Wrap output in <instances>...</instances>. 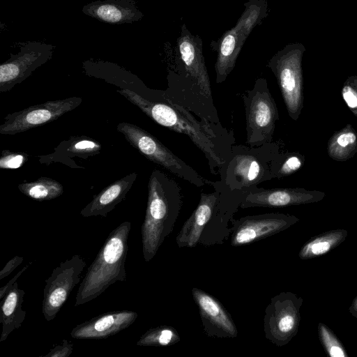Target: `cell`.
<instances>
[{"instance_id":"obj_1","label":"cell","mask_w":357,"mask_h":357,"mask_svg":"<svg viewBox=\"0 0 357 357\" xmlns=\"http://www.w3.org/2000/svg\"><path fill=\"white\" fill-rule=\"evenodd\" d=\"M117 92L158 124L187 135L204 154L210 172L219 174L236 142L232 130L222 124L197 119L186 109L170 101L163 91L146 89L144 96L125 89Z\"/></svg>"},{"instance_id":"obj_2","label":"cell","mask_w":357,"mask_h":357,"mask_svg":"<svg viewBox=\"0 0 357 357\" xmlns=\"http://www.w3.org/2000/svg\"><path fill=\"white\" fill-rule=\"evenodd\" d=\"M183 205L181 188L173 178L159 169L151 172L148 200L142 225V252L149 262L174 229Z\"/></svg>"},{"instance_id":"obj_3","label":"cell","mask_w":357,"mask_h":357,"mask_svg":"<svg viewBox=\"0 0 357 357\" xmlns=\"http://www.w3.org/2000/svg\"><path fill=\"white\" fill-rule=\"evenodd\" d=\"M130 229L131 223L125 221L109 233L79 284L75 307L96 298L115 282L126 280Z\"/></svg>"},{"instance_id":"obj_4","label":"cell","mask_w":357,"mask_h":357,"mask_svg":"<svg viewBox=\"0 0 357 357\" xmlns=\"http://www.w3.org/2000/svg\"><path fill=\"white\" fill-rule=\"evenodd\" d=\"M280 152L277 142L259 146L234 144L229 160L219 171L220 181L231 190L245 192L273 179L271 162Z\"/></svg>"},{"instance_id":"obj_5","label":"cell","mask_w":357,"mask_h":357,"mask_svg":"<svg viewBox=\"0 0 357 357\" xmlns=\"http://www.w3.org/2000/svg\"><path fill=\"white\" fill-rule=\"evenodd\" d=\"M246 119V144L254 147L273 142L279 113L266 79H257L242 96Z\"/></svg>"},{"instance_id":"obj_6","label":"cell","mask_w":357,"mask_h":357,"mask_svg":"<svg viewBox=\"0 0 357 357\" xmlns=\"http://www.w3.org/2000/svg\"><path fill=\"white\" fill-rule=\"evenodd\" d=\"M116 128L123 135L127 142L148 160L198 188L206 184L211 185V181L202 176L146 130L126 122L119 123Z\"/></svg>"},{"instance_id":"obj_7","label":"cell","mask_w":357,"mask_h":357,"mask_svg":"<svg viewBox=\"0 0 357 357\" xmlns=\"http://www.w3.org/2000/svg\"><path fill=\"white\" fill-rule=\"evenodd\" d=\"M305 46L291 43L268 62L279 85L289 116L297 120L303 107L302 59Z\"/></svg>"},{"instance_id":"obj_8","label":"cell","mask_w":357,"mask_h":357,"mask_svg":"<svg viewBox=\"0 0 357 357\" xmlns=\"http://www.w3.org/2000/svg\"><path fill=\"white\" fill-rule=\"evenodd\" d=\"M86 266L84 259L79 255H75L54 268L50 276L45 280L42 312L46 321L55 318L75 287L80 282Z\"/></svg>"},{"instance_id":"obj_9","label":"cell","mask_w":357,"mask_h":357,"mask_svg":"<svg viewBox=\"0 0 357 357\" xmlns=\"http://www.w3.org/2000/svg\"><path fill=\"white\" fill-rule=\"evenodd\" d=\"M165 96L172 102L182 106L200 120L221 124L213 100L208 99L183 66L178 72L170 71Z\"/></svg>"},{"instance_id":"obj_10","label":"cell","mask_w":357,"mask_h":357,"mask_svg":"<svg viewBox=\"0 0 357 357\" xmlns=\"http://www.w3.org/2000/svg\"><path fill=\"white\" fill-rule=\"evenodd\" d=\"M82 101L79 97L50 100L9 114L0 126V134L15 135L43 126L73 110Z\"/></svg>"},{"instance_id":"obj_11","label":"cell","mask_w":357,"mask_h":357,"mask_svg":"<svg viewBox=\"0 0 357 357\" xmlns=\"http://www.w3.org/2000/svg\"><path fill=\"white\" fill-rule=\"evenodd\" d=\"M54 46L40 42H29L0 66V92H7L22 82L38 67L52 56Z\"/></svg>"},{"instance_id":"obj_12","label":"cell","mask_w":357,"mask_h":357,"mask_svg":"<svg viewBox=\"0 0 357 357\" xmlns=\"http://www.w3.org/2000/svg\"><path fill=\"white\" fill-rule=\"evenodd\" d=\"M211 185L220 190V196L213 216L199 241V243L205 245L222 243L224 238H227L231 231L228 222L234 220L233 215L240 207L245 193L242 190H229L220 180L213 181Z\"/></svg>"},{"instance_id":"obj_13","label":"cell","mask_w":357,"mask_h":357,"mask_svg":"<svg viewBox=\"0 0 357 357\" xmlns=\"http://www.w3.org/2000/svg\"><path fill=\"white\" fill-rule=\"evenodd\" d=\"M192 294L206 335L221 338L238 336V329L232 317L216 298L196 287L192 289Z\"/></svg>"},{"instance_id":"obj_14","label":"cell","mask_w":357,"mask_h":357,"mask_svg":"<svg viewBox=\"0 0 357 357\" xmlns=\"http://www.w3.org/2000/svg\"><path fill=\"white\" fill-rule=\"evenodd\" d=\"M231 222L232 246H241L264 239L280 231L288 224L286 216L275 213L247 215L233 220Z\"/></svg>"},{"instance_id":"obj_15","label":"cell","mask_w":357,"mask_h":357,"mask_svg":"<svg viewBox=\"0 0 357 357\" xmlns=\"http://www.w3.org/2000/svg\"><path fill=\"white\" fill-rule=\"evenodd\" d=\"M131 310L110 311L75 326L70 335L77 340H101L113 336L131 326L137 318Z\"/></svg>"},{"instance_id":"obj_16","label":"cell","mask_w":357,"mask_h":357,"mask_svg":"<svg viewBox=\"0 0 357 357\" xmlns=\"http://www.w3.org/2000/svg\"><path fill=\"white\" fill-rule=\"evenodd\" d=\"M209 193L202 192L197 208L184 222L177 236L176 243L178 248H194L199 243L206 226L211 220L218 202L220 190Z\"/></svg>"},{"instance_id":"obj_17","label":"cell","mask_w":357,"mask_h":357,"mask_svg":"<svg viewBox=\"0 0 357 357\" xmlns=\"http://www.w3.org/2000/svg\"><path fill=\"white\" fill-rule=\"evenodd\" d=\"M82 12L110 24L132 23L140 20L143 16L134 0L96 1L84 6Z\"/></svg>"},{"instance_id":"obj_18","label":"cell","mask_w":357,"mask_h":357,"mask_svg":"<svg viewBox=\"0 0 357 357\" xmlns=\"http://www.w3.org/2000/svg\"><path fill=\"white\" fill-rule=\"evenodd\" d=\"M137 177V174L132 172L107 185L81 210L80 215L84 218L107 217L125 199Z\"/></svg>"},{"instance_id":"obj_19","label":"cell","mask_w":357,"mask_h":357,"mask_svg":"<svg viewBox=\"0 0 357 357\" xmlns=\"http://www.w3.org/2000/svg\"><path fill=\"white\" fill-rule=\"evenodd\" d=\"M309 196L308 192L301 188L265 189L256 186L247 190L240 207H281L301 202Z\"/></svg>"},{"instance_id":"obj_20","label":"cell","mask_w":357,"mask_h":357,"mask_svg":"<svg viewBox=\"0 0 357 357\" xmlns=\"http://www.w3.org/2000/svg\"><path fill=\"white\" fill-rule=\"evenodd\" d=\"M178 46L184 70L197 82L202 93L208 99L213 100L210 79L202 48L188 33H184L179 39Z\"/></svg>"},{"instance_id":"obj_21","label":"cell","mask_w":357,"mask_h":357,"mask_svg":"<svg viewBox=\"0 0 357 357\" xmlns=\"http://www.w3.org/2000/svg\"><path fill=\"white\" fill-rule=\"evenodd\" d=\"M280 296L273 298L265 310L264 331L265 337L276 344L284 340L295 327L296 320L286 310Z\"/></svg>"},{"instance_id":"obj_22","label":"cell","mask_w":357,"mask_h":357,"mask_svg":"<svg viewBox=\"0 0 357 357\" xmlns=\"http://www.w3.org/2000/svg\"><path fill=\"white\" fill-rule=\"evenodd\" d=\"M24 296L25 291L20 289L16 282L1 300L2 331L0 342L5 341L14 330L22 326L26 314L22 309Z\"/></svg>"},{"instance_id":"obj_23","label":"cell","mask_w":357,"mask_h":357,"mask_svg":"<svg viewBox=\"0 0 357 357\" xmlns=\"http://www.w3.org/2000/svg\"><path fill=\"white\" fill-rule=\"evenodd\" d=\"M234 29L227 32L223 37L216 63L215 64V82L222 83L232 71L242 44V33Z\"/></svg>"},{"instance_id":"obj_24","label":"cell","mask_w":357,"mask_h":357,"mask_svg":"<svg viewBox=\"0 0 357 357\" xmlns=\"http://www.w3.org/2000/svg\"><path fill=\"white\" fill-rule=\"evenodd\" d=\"M357 151V135L354 128L347 125L334 134L328 144V153L337 161L350 159Z\"/></svg>"},{"instance_id":"obj_25","label":"cell","mask_w":357,"mask_h":357,"mask_svg":"<svg viewBox=\"0 0 357 357\" xmlns=\"http://www.w3.org/2000/svg\"><path fill=\"white\" fill-rule=\"evenodd\" d=\"M18 189L26 196L40 202L57 198L63 192V187L59 181L44 176L34 181L22 183L18 185Z\"/></svg>"},{"instance_id":"obj_26","label":"cell","mask_w":357,"mask_h":357,"mask_svg":"<svg viewBox=\"0 0 357 357\" xmlns=\"http://www.w3.org/2000/svg\"><path fill=\"white\" fill-rule=\"evenodd\" d=\"M181 340L177 331L172 326H160L147 330L137 342V346L167 347Z\"/></svg>"},{"instance_id":"obj_27","label":"cell","mask_w":357,"mask_h":357,"mask_svg":"<svg viewBox=\"0 0 357 357\" xmlns=\"http://www.w3.org/2000/svg\"><path fill=\"white\" fill-rule=\"evenodd\" d=\"M270 166L273 178H280L298 171L302 166V160L297 153L279 152Z\"/></svg>"},{"instance_id":"obj_28","label":"cell","mask_w":357,"mask_h":357,"mask_svg":"<svg viewBox=\"0 0 357 357\" xmlns=\"http://www.w3.org/2000/svg\"><path fill=\"white\" fill-rule=\"evenodd\" d=\"M68 142L67 153L70 156L86 158L98 154L101 149L100 144L86 136L72 138Z\"/></svg>"},{"instance_id":"obj_29","label":"cell","mask_w":357,"mask_h":357,"mask_svg":"<svg viewBox=\"0 0 357 357\" xmlns=\"http://www.w3.org/2000/svg\"><path fill=\"white\" fill-rule=\"evenodd\" d=\"M342 96L352 113L357 116V75L347 79L342 89Z\"/></svg>"},{"instance_id":"obj_30","label":"cell","mask_w":357,"mask_h":357,"mask_svg":"<svg viewBox=\"0 0 357 357\" xmlns=\"http://www.w3.org/2000/svg\"><path fill=\"white\" fill-rule=\"evenodd\" d=\"M28 160V155L22 152L3 150L0 158L1 169H17Z\"/></svg>"},{"instance_id":"obj_31","label":"cell","mask_w":357,"mask_h":357,"mask_svg":"<svg viewBox=\"0 0 357 357\" xmlns=\"http://www.w3.org/2000/svg\"><path fill=\"white\" fill-rule=\"evenodd\" d=\"M73 350V345L63 340L61 344L54 346L44 357H68Z\"/></svg>"},{"instance_id":"obj_32","label":"cell","mask_w":357,"mask_h":357,"mask_svg":"<svg viewBox=\"0 0 357 357\" xmlns=\"http://www.w3.org/2000/svg\"><path fill=\"white\" fill-rule=\"evenodd\" d=\"M23 257L15 256L10 259L0 271V280L9 275L23 261Z\"/></svg>"},{"instance_id":"obj_33","label":"cell","mask_w":357,"mask_h":357,"mask_svg":"<svg viewBox=\"0 0 357 357\" xmlns=\"http://www.w3.org/2000/svg\"><path fill=\"white\" fill-rule=\"evenodd\" d=\"M29 265H26L15 274L4 286L0 289V299L1 300L6 294L11 289L13 285L17 282L18 278L27 269Z\"/></svg>"},{"instance_id":"obj_34","label":"cell","mask_w":357,"mask_h":357,"mask_svg":"<svg viewBox=\"0 0 357 357\" xmlns=\"http://www.w3.org/2000/svg\"><path fill=\"white\" fill-rule=\"evenodd\" d=\"M331 245L328 242H319L312 246V252L314 255H319L326 253L330 249Z\"/></svg>"},{"instance_id":"obj_35","label":"cell","mask_w":357,"mask_h":357,"mask_svg":"<svg viewBox=\"0 0 357 357\" xmlns=\"http://www.w3.org/2000/svg\"><path fill=\"white\" fill-rule=\"evenodd\" d=\"M330 355L333 357H343L344 354L339 347L333 346L330 349Z\"/></svg>"}]
</instances>
